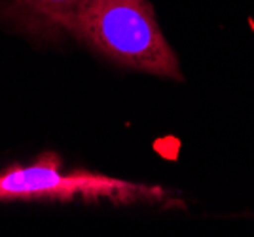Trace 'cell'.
Segmentation results:
<instances>
[{"instance_id":"obj_1","label":"cell","mask_w":254,"mask_h":237,"mask_svg":"<svg viewBox=\"0 0 254 237\" xmlns=\"http://www.w3.org/2000/svg\"><path fill=\"white\" fill-rule=\"evenodd\" d=\"M59 31L74 34L120 65L180 80L177 55L146 0H89Z\"/></svg>"},{"instance_id":"obj_2","label":"cell","mask_w":254,"mask_h":237,"mask_svg":"<svg viewBox=\"0 0 254 237\" xmlns=\"http://www.w3.org/2000/svg\"><path fill=\"white\" fill-rule=\"evenodd\" d=\"M161 190L91 171H64L57 154H42L27 165L0 171V201L112 199L120 203L159 197Z\"/></svg>"},{"instance_id":"obj_3","label":"cell","mask_w":254,"mask_h":237,"mask_svg":"<svg viewBox=\"0 0 254 237\" xmlns=\"http://www.w3.org/2000/svg\"><path fill=\"white\" fill-rule=\"evenodd\" d=\"M89 0H15V8L23 11L34 27L59 31V25L78 11Z\"/></svg>"}]
</instances>
